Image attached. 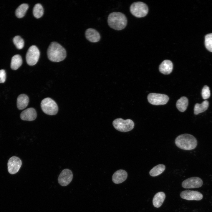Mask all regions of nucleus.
<instances>
[{
    "mask_svg": "<svg viewBox=\"0 0 212 212\" xmlns=\"http://www.w3.org/2000/svg\"><path fill=\"white\" fill-rule=\"evenodd\" d=\"M130 11L134 16L138 18L145 16L148 13V9L147 5L141 2H136L132 4Z\"/></svg>",
    "mask_w": 212,
    "mask_h": 212,
    "instance_id": "obj_4",
    "label": "nucleus"
},
{
    "mask_svg": "<svg viewBox=\"0 0 212 212\" xmlns=\"http://www.w3.org/2000/svg\"><path fill=\"white\" fill-rule=\"evenodd\" d=\"M33 14L35 17L38 19L41 17L44 13V9L40 4H37L34 6L33 10Z\"/></svg>",
    "mask_w": 212,
    "mask_h": 212,
    "instance_id": "obj_24",
    "label": "nucleus"
},
{
    "mask_svg": "<svg viewBox=\"0 0 212 212\" xmlns=\"http://www.w3.org/2000/svg\"><path fill=\"white\" fill-rule=\"evenodd\" d=\"M49 59L53 62H59L64 59L66 56L65 49L59 44L56 42H52L47 50Z\"/></svg>",
    "mask_w": 212,
    "mask_h": 212,
    "instance_id": "obj_1",
    "label": "nucleus"
},
{
    "mask_svg": "<svg viewBox=\"0 0 212 212\" xmlns=\"http://www.w3.org/2000/svg\"><path fill=\"white\" fill-rule=\"evenodd\" d=\"M165 197V194L163 192H160L156 194L153 200V203L154 206L156 208L160 207L163 202Z\"/></svg>",
    "mask_w": 212,
    "mask_h": 212,
    "instance_id": "obj_18",
    "label": "nucleus"
},
{
    "mask_svg": "<svg viewBox=\"0 0 212 212\" xmlns=\"http://www.w3.org/2000/svg\"><path fill=\"white\" fill-rule=\"evenodd\" d=\"M22 60L21 57L19 54H16L12 58L11 62V68L16 70L18 69L21 65Z\"/></svg>",
    "mask_w": 212,
    "mask_h": 212,
    "instance_id": "obj_20",
    "label": "nucleus"
},
{
    "mask_svg": "<svg viewBox=\"0 0 212 212\" xmlns=\"http://www.w3.org/2000/svg\"><path fill=\"white\" fill-rule=\"evenodd\" d=\"M188 100L185 97H182L177 101L176 106L180 112L185 111L188 105Z\"/></svg>",
    "mask_w": 212,
    "mask_h": 212,
    "instance_id": "obj_19",
    "label": "nucleus"
},
{
    "mask_svg": "<svg viewBox=\"0 0 212 212\" xmlns=\"http://www.w3.org/2000/svg\"><path fill=\"white\" fill-rule=\"evenodd\" d=\"M203 181L200 178L193 177L186 179L182 183L183 187L185 188H199L201 187Z\"/></svg>",
    "mask_w": 212,
    "mask_h": 212,
    "instance_id": "obj_10",
    "label": "nucleus"
},
{
    "mask_svg": "<svg viewBox=\"0 0 212 212\" xmlns=\"http://www.w3.org/2000/svg\"><path fill=\"white\" fill-rule=\"evenodd\" d=\"M29 8L28 5L26 4H23L19 6L16 9L15 14L18 18L23 17Z\"/></svg>",
    "mask_w": 212,
    "mask_h": 212,
    "instance_id": "obj_23",
    "label": "nucleus"
},
{
    "mask_svg": "<svg viewBox=\"0 0 212 212\" xmlns=\"http://www.w3.org/2000/svg\"><path fill=\"white\" fill-rule=\"evenodd\" d=\"M127 174L123 170L120 169L116 171L113 174L112 180L115 184H119L125 181L127 179Z\"/></svg>",
    "mask_w": 212,
    "mask_h": 212,
    "instance_id": "obj_15",
    "label": "nucleus"
},
{
    "mask_svg": "<svg viewBox=\"0 0 212 212\" xmlns=\"http://www.w3.org/2000/svg\"><path fill=\"white\" fill-rule=\"evenodd\" d=\"M148 100L150 104L158 105L166 104L169 100V97L165 94L151 93L148 95Z\"/></svg>",
    "mask_w": 212,
    "mask_h": 212,
    "instance_id": "obj_8",
    "label": "nucleus"
},
{
    "mask_svg": "<svg viewBox=\"0 0 212 212\" xmlns=\"http://www.w3.org/2000/svg\"><path fill=\"white\" fill-rule=\"evenodd\" d=\"M40 55L39 50L36 46L32 45L30 47L26 54L27 64L30 66L35 65L39 60Z\"/></svg>",
    "mask_w": 212,
    "mask_h": 212,
    "instance_id": "obj_7",
    "label": "nucleus"
},
{
    "mask_svg": "<svg viewBox=\"0 0 212 212\" xmlns=\"http://www.w3.org/2000/svg\"><path fill=\"white\" fill-rule=\"evenodd\" d=\"M85 35L87 39L92 42H97L100 41L101 38L99 32L93 28L87 29L85 32Z\"/></svg>",
    "mask_w": 212,
    "mask_h": 212,
    "instance_id": "obj_14",
    "label": "nucleus"
},
{
    "mask_svg": "<svg viewBox=\"0 0 212 212\" xmlns=\"http://www.w3.org/2000/svg\"><path fill=\"white\" fill-rule=\"evenodd\" d=\"M21 165V160L19 157L16 156L11 157L7 163L8 172L11 174L16 173L19 171Z\"/></svg>",
    "mask_w": 212,
    "mask_h": 212,
    "instance_id": "obj_9",
    "label": "nucleus"
},
{
    "mask_svg": "<svg viewBox=\"0 0 212 212\" xmlns=\"http://www.w3.org/2000/svg\"><path fill=\"white\" fill-rule=\"evenodd\" d=\"M73 176L72 172L70 170L64 169L62 171L59 176L58 183L62 186H66L71 182Z\"/></svg>",
    "mask_w": 212,
    "mask_h": 212,
    "instance_id": "obj_11",
    "label": "nucleus"
},
{
    "mask_svg": "<svg viewBox=\"0 0 212 212\" xmlns=\"http://www.w3.org/2000/svg\"><path fill=\"white\" fill-rule=\"evenodd\" d=\"M112 124L116 130L123 132L132 130L134 126V123L132 120L130 119L124 120L121 118H117L114 120Z\"/></svg>",
    "mask_w": 212,
    "mask_h": 212,
    "instance_id": "obj_5",
    "label": "nucleus"
},
{
    "mask_svg": "<svg viewBox=\"0 0 212 212\" xmlns=\"http://www.w3.org/2000/svg\"><path fill=\"white\" fill-rule=\"evenodd\" d=\"M175 143L176 146L180 149L190 150L194 149L196 147L198 142L193 135L185 133L177 137L175 140Z\"/></svg>",
    "mask_w": 212,
    "mask_h": 212,
    "instance_id": "obj_2",
    "label": "nucleus"
},
{
    "mask_svg": "<svg viewBox=\"0 0 212 212\" xmlns=\"http://www.w3.org/2000/svg\"><path fill=\"white\" fill-rule=\"evenodd\" d=\"M180 196L183 199L189 201H200L203 198V195L200 192L191 190H185L181 192Z\"/></svg>",
    "mask_w": 212,
    "mask_h": 212,
    "instance_id": "obj_12",
    "label": "nucleus"
},
{
    "mask_svg": "<svg viewBox=\"0 0 212 212\" xmlns=\"http://www.w3.org/2000/svg\"><path fill=\"white\" fill-rule=\"evenodd\" d=\"M165 166L162 164H158L151 169L149 172L150 175L153 177L157 176L161 174L165 170Z\"/></svg>",
    "mask_w": 212,
    "mask_h": 212,
    "instance_id": "obj_22",
    "label": "nucleus"
},
{
    "mask_svg": "<svg viewBox=\"0 0 212 212\" xmlns=\"http://www.w3.org/2000/svg\"><path fill=\"white\" fill-rule=\"evenodd\" d=\"M205 45L207 49L212 52V33L208 34L205 36Z\"/></svg>",
    "mask_w": 212,
    "mask_h": 212,
    "instance_id": "obj_25",
    "label": "nucleus"
},
{
    "mask_svg": "<svg viewBox=\"0 0 212 212\" xmlns=\"http://www.w3.org/2000/svg\"><path fill=\"white\" fill-rule=\"evenodd\" d=\"M202 96L204 99H206L209 98L210 96V92L209 87L205 85L203 87L201 92Z\"/></svg>",
    "mask_w": 212,
    "mask_h": 212,
    "instance_id": "obj_27",
    "label": "nucleus"
},
{
    "mask_svg": "<svg viewBox=\"0 0 212 212\" xmlns=\"http://www.w3.org/2000/svg\"><path fill=\"white\" fill-rule=\"evenodd\" d=\"M209 105L207 100L204 101L201 104H196L194 107V114L197 115L205 111L208 109Z\"/></svg>",
    "mask_w": 212,
    "mask_h": 212,
    "instance_id": "obj_21",
    "label": "nucleus"
},
{
    "mask_svg": "<svg viewBox=\"0 0 212 212\" xmlns=\"http://www.w3.org/2000/svg\"><path fill=\"white\" fill-rule=\"evenodd\" d=\"M37 114L35 110L33 108H27L21 113L20 117L22 120L32 121L37 117Z\"/></svg>",
    "mask_w": 212,
    "mask_h": 212,
    "instance_id": "obj_13",
    "label": "nucleus"
},
{
    "mask_svg": "<svg viewBox=\"0 0 212 212\" xmlns=\"http://www.w3.org/2000/svg\"><path fill=\"white\" fill-rule=\"evenodd\" d=\"M29 102L28 97L25 94H21L18 96L17 98V107L19 110H23L27 107Z\"/></svg>",
    "mask_w": 212,
    "mask_h": 212,
    "instance_id": "obj_17",
    "label": "nucleus"
},
{
    "mask_svg": "<svg viewBox=\"0 0 212 212\" xmlns=\"http://www.w3.org/2000/svg\"><path fill=\"white\" fill-rule=\"evenodd\" d=\"M107 22L111 28L116 30H121L126 26L127 20L123 13L115 12L109 14L108 17Z\"/></svg>",
    "mask_w": 212,
    "mask_h": 212,
    "instance_id": "obj_3",
    "label": "nucleus"
},
{
    "mask_svg": "<svg viewBox=\"0 0 212 212\" xmlns=\"http://www.w3.org/2000/svg\"><path fill=\"white\" fill-rule=\"evenodd\" d=\"M6 76V72L4 70H0V83H4L5 81Z\"/></svg>",
    "mask_w": 212,
    "mask_h": 212,
    "instance_id": "obj_28",
    "label": "nucleus"
},
{
    "mask_svg": "<svg viewBox=\"0 0 212 212\" xmlns=\"http://www.w3.org/2000/svg\"><path fill=\"white\" fill-rule=\"evenodd\" d=\"M13 42L16 47L19 49H22L24 45V40L19 36H15L13 39Z\"/></svg>",
    "mask_w": 212,
    "mask_h": 212,
    "instance_id": "obj_26",
    "label": "nucleus"
},
{
    "mask_svg": "<svg viewBox=\"0 0 212 212\" xmlns=\"http://www.w3.org/2000/svg\"><path fill=\"white\" fill-rule=\"evenodd\" d=\"M41 106L43 112L48 115H55L58 112V107L57 103L50 98L43 99L41 102Z\"/></svg>",
    "mask_w": 212,
    "mask_h": 212,
    "instance_id": "obj_6",
    "label": "nucleus"
},
{
    "mask_svg": "<svg viewBox=\"0 0 212 212\" xmlns=\"http://www.w3.org/2000/svg\"><path fill=\"white\" fill-rule=\"evenodd\" d=\"M173 64L170 60H165L163 61L159 65L160 72L164 74H170L173 69Z\"/></svg>",
    "mask_w": 212,
    "mask_h": 212,
    "instance_id": "obj_16",
    "label": "nucleus"
}]
</instances>
